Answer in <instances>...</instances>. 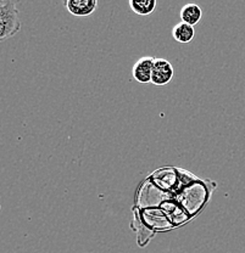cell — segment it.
I'll return each instance as SVG.
<instances>
[{
	"label": "cell",
	"instance_id": "cell-3",
	"mask_svg": "<svg viewBox=\"0 0 245 253\" xmlns=\"http://www.w3.org/2000/svg\"><path fill=\"white\" fill-rule=\"evenodd\" d=\"M155 60H156L155 57L146 56L139 59L138 61L134 63L133 68H132V76L138 83H151V73Z\"/></svg>",
	"mask_w": 245,
	"mask_h": 253
},
{
	"label": "cell",
	"instance_id": "cell-6",
	"mask_svg": "<svg viewBox=\"0 0 245 253\" xmlns=\"http://www.w3.org/2000/svg\"><path fill=\"white\" fill-rule=\"evenodd\" d=\"M194 36H196V30H194L193 26H189L187 23L180 22L172 28V37L177 43H191Z\"/></svg>",
	"mask_w": 245,
	"mask_h": 253
},
{
	"label": "cell",
	"instance_id": "cell-8",
	"mask_svg": "<svg viewBox=\"0 0 245 253\" xmlns=\"http://www.w3.org/2000/svg\"><path fill=\"white\" fill-rule=\"evenodd\" d=\"M6 1L7 0H0V6H1V5H4Z\"/></svg>",
	"mask_w": 245,
	"mask_h": 253
},
{
	"label": "cell",
	"instance_id": "cell-1",
	"mask_svg": "<svg viewBox=\"0 0 245 253\" xmlns=\"http://www.w3.org/2000/svg\"><path fill=\"white\" fill-rule=\"evenodd\" d=\"M16 1L7 0L0 6V42L11 38L21 30L20 14L17 10Z\"/></svg>",
	"mask_w": 245,
	"mask_h": 253
},
{
	"label": "cell",
	"instance_id": "cell-7",
	"mask_svg": "<svg viewBox=\"0 0 245 253\" xmlns=\"http://www.w3.org/2000/svg\"><path fill=\"white\" fill-rule=\"evenodd\" d=\"M130 7L134 14L147 16L155 11L157 6L156 0H130Z\"/></svg>",
	"mask_w": 245,
	"mask_h": 253
},
{
	"label": "cell",
	"instance_id": "cell-4",
	"mask_svg": "<svg viewBox=\"0 0 245 253\" xmlns=\"http://www.w3.org/2000/svg\"><path fill=\"white\" fill-rule=\"evenodd\" d=\"M98 4V0H67L65 2V6L72 16L87 17L94 14Z\"/></svg>",
	"mask_w": 245,
	"mask_h": 253
},
{
	"label": "cell",
	"instance_id": "cell-5",
	"mask_svg": "<svg viewBox=\"0 0 245 253\" xmlns=\"http://www.w3.org/2000/svg\"><path fill=\"white\" fill-rule=\"evenodd\" d=\"M180 17L182 22L194 27L201 20L202 10L197 4H187L181 9Z\"/></svg>",
	"mask_w": 245,
	"mask_h": 253
},
{
	"label": "cell",
	"instance_id": "cell-2",
	"mask_svg": "<svg viewBox=\"0 0 245 253\" xmlns=\"http://www.w3.org/2000/svg\"><path fill=\"white\" fill-rule=\"evenodd\" d=\"M173 66L168 60L156 59L151 73V83L156 86H165L173 79Z\"/></svg>",
	"mask_w": 245,
	"mask_h": 253
}]
</instances>
